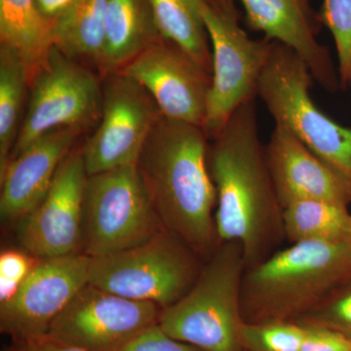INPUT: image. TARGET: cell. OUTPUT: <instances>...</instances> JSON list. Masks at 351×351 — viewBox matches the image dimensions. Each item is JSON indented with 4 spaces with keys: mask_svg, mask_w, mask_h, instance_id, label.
Masks as SVG:
<instances>
[{
    "mask_svg": "<svg viewBox=\"0 0 351 351\" xmlns=\"http://www.w3.org/2000/svg\"><path fill=\"white\" fill-rule=\"evenodd\" d=\"M207 162L216 191L219 241L239 242L248 269L285 241L283 207L258 134L256 99L240 106L210 138Z\"/></svg>",
    "mask_w": 351,
    "mask_h": 351,
    "instance_id": "obj_1",
    "label": "cell"
},
{
    "mask_svg": "<svg viewBox=\"0 0 351 351\" xmlns=\"http://www.w3.org/2000/svg\"><path fill=\"white\" fill-rule=\"evenodd\" d=\"M208 145L202 127L161 115L136 163L163 228L204 261L219 244Z\"/></svg>",
    "mask_w": 351,
    "mask_h": 351,
    "instance_id": "obj_2",
    "label": "cell"
},
{
    "mask_svg": "<svg viewBox=\"0 0 351 351\" xmlns=\"http://www.w3.org/2000/svg\"><path fill=\"white\" fill-rule=\"evenodd\" d=\"M351 276V244L299 241L245 269V322L297 321Z\"/></svg>",
    "mask_w": 351,
    "mask_h": 351,
    "instance_id": "obj_3",
    "label": "cell"
},
{
    "mask_svg": "<svg viewBox=\"0 0 351 351\" xmlns=\"http://www.w3.org/2000/svg\"><path fill=\"white\" fill-rule=\"evenodd\" d=\"M245 269L241 245L219 242L189 292L161 309L159 327L171 338L202 351H244L241 291Z\"/></svg>",
    "mask_w": 351,
    "mask_h": 351,
    "instance_id": "obj_4",
    "label": "cell"
},
{
    "mask_svg": "<svg viewBox=\"0 0 351 351\" xmlns=\"http://www.w3.org/2000/svg\"><path fill=\"white\" fill-rule=\"evenodd\" d=\"M314 80L294 50L274 41L257 97L276 125L285 128L330 167L351 182V128L325 114L311 98Z\"/></svg>",
    "mask_w": 351,
    "mask_h": 351,
    "instance_id": "obj_5",
    "label": "cell"
},
{
    "mask_svg": "<svg viewBox=\"0 0 351 351\" xmlns=\"http://www.w3.org/2000/svg\"><path fill=\"white\" fill-rule=\"evenodd\" d=\"M204 262L181 237L164 228L145 243L91 258L89 284L163 309L189 292Z\"/></svg>",
    "mask_w": 351,
    "mask_h": 351,
    "instance_id": "obj_6",
    "label": "cell"
},
{
    "mask_svg": "<svg viewBox=\"0 0 351 351\" xmlns=\"http://www.w3.org/2000/svg\"><path fill=\"white\" fill-rule=\"evenodd\" d=\"M209 38L212 84L203 129L213 138L235 110L257 99L274 40L253 39L240 25L235 0H193Z\"/></svg>",
    "mask_w": 351,
    "mask_h": 351,
    "instance_id": "obj_7",
    "label": "cell"
},
{
    "mask_svg": "<svg viewBox=\"0 0 351 351\" xmlns=\"http://www.w3.org/2000/svg\"><path fill=\"white\" fill-rule=\"evenodd\" d=\"M164 230L137 166L88 176L82 253L99 258L145 243Z\"/></svg>",
    "mask_w": 351,
    "mask_h": 351,
    "instance_id": "obj_8",
    "label": "cell"
},
{
    "mask_svg": "<svg viewBox=\"0 0 351 351\" xmlns=\"http://www.w3.org/2000/svg\"><path fill=\"white\" fill-rule=\"evenodd\" d=\"M29 88L31 98L11 159L51 131L64 127L84 130L100 119L101 86L98 78L56 46Z\"/></svg>",
    "mask_w": 351,
    "mask_h": 351,
    "instance_id": "obj_9",
    "label": "cell"
},
{
    "mask_svg": "<svg viewBox=\"0 0 351 351\" xmlns=\"http://www.w3.org/2000/svg\"><path fill=\"white\" fill-rule=\"evenodd\" d=\"M161 115L140 83L121 73L106 75L100 122L82 149L87 175L136 165Z\"/></svg>",
    "mask_w": 351,
    "mask_h": 351,
    "instance_id": "obj_10",
    "label": "cell"
},
{
    "mask_svg": "<svg viewBox=\"0 0 351 351\" xmlns=\"http://www.w3.org/2000/svg\"><path fill=\"white\" fill-rule=\"evenodd\" d=\"M161 308L88 283L50 325L46 336L84 351H117L158 323Z\"/></svg>",
    "mask_w": 351,
    "mask_h": 351,
    "instance_id": "obj_11",
    "label": "cell"
},
{
    "mask_svg": "<svg viewBox=\"0 0 351 351\" xmlns=\"http://www.w3.org/2000/svg\"><path fill=\"white\" fill-rule=\"evenodd\" d=\"M119 73L140 83L163 117L204 127L212 75L177 44L162 36Z\"/></svg>",
    "mask_w": 351,
    "mask_h": 351,
    "instance_id": "obj_12",
    "label": "cell"
},
{
    "mask_svg": "<svg viewBox=\"0 0 351 351\" xmlns=\"http://www.w3.org/2000/svg\"><path fill=\"white\" fill-rule=\"evenodd\" d=\"M87 178L82 149H73L60 165L45 197L19 221L18 241L27 253L38 258L80 253Z\"/></svg>",
    "mask_w": 351,
    "mask_h": 351,
    "instance_id": "obj_13",
    "label": "cell"
},
{
    "mask_svg": "<svg viewBox=\"0 0 351 351\" xmlns=\"http://www.w3.org/2000/svg\"><path fill=\"white\" fill-rule=\"evenodd\" d=\"M83 253L40 258L18 292L0 304V329L15 341L46 336L55 318L89 283Z\"/></svg>",
    "mask_w": 351,
    "mask_h": 351,
    "instance_id": "obj_14",
    "label": "cell"
},
{
    "mask_svg": "<svg viewBox=\"0 0 351 351\" xmlns=\"http://www.w3.org/2000/svg\"><path fill=\"white\" fill-rule=\"evenodd\" d=\"M245 21L263 38L288 46L304 60L314 80L334 93L341 87L330 51L318 36L322 21L313 0H240Z\"/></svg>",
    "mask_w": 351,
    "mask_h": 351,
    "instance_id": "obj_15",
    "label": "cell"
},
{
    "mask_svg": "<svg viewBox=\"0 0 351 351\" xmlns=\"http://www.w3.org/2000/svg\"><path fill=\"white\" fill-rule=\"evenodd\" d=\"M265 156L282 207L304 200L350 207L351 182L283 127L274 126Z\"/></svg>",
    "mask_w": 351,
    "mask_h": 351,
    "instance_id": "obj_16",
    "label": "cell"
},
{
    "mask_svg": "<svg viewBox=\"0 0 351 351\" xmlns=\"http://www.w3.org/2000/svg\"><path fill=\"white\" fill-rule=\"evenodd\" d=\"M82 132L80 127L51 131L11 159L0 178V215L3 221H20L38 206Z\"/></svg>",
    "mask_w": 351,
    "mask_h": 351,
    "instance_id": "obj_17",
    "label": "cell"
},
{
    "mask_svg": "<svg viewBox=\"0 0 351 351\" xmlns=\"http://www.w3.org/2000/svg\"><path fill=\"white\" fill-rule=\"evenodd\" d=\"M161 38L149 0H108L97 68L104 76L119 73Z\"/></svg>",
    "mask_w": 351,
    "mask_h": 351,
    "instance_id": "obj_18",
    "label": "cell"
},
{
    "mask_svg": "<svg viewBox=\"0 0 351 351\" xmlns=\"http://www.w3.org/2000/svg\"><path fill=\"white\" fill-rule=\"evenodd\" d=\"M55 24L41 13L36 0H0V45L19 56L29 86L55 47Z\"/></svg>",
    "mask_w": 351,
    "mask_h": 351,
    "instance_id": "obj_19",
    "label": "cell"
},
{
    "mask_svg": "<svg viewBox=\"0 0 351 351\" xmlns=\"http://www.w3.org/2000/svg\"><path fill=\"white\" fill-rule=\"evenodd\" d=\"M285 241L351 244L348 206L319 200L295 201L283 207Z\"/></svg>",
    "mask_w": 351,
    "mask_h": 351,
    "instance_id": "obj_20",
    "label": "cell"
},
{
    "mask_svg": "<svg viewBox=\"0 0 351 351\" xmlns=\"http://www.w3.org/2000/svg\"><path fill=\"white\" fill-rule=\"evenodd\" d=\"M108 0H75L55 24V46L63 54L95 64L100 57L105 36Z\"/></svg>",
    "mask_w": 351,
    "mask_h": 351,
    "instance_id": "obj_21",
    "label": "cell"
},
{
    "mask_svg": "<svg viewBox=\"0 0 351 351\" xmlns=\"http://www.w3.org/2000/svg\"><path fill=\"white\" fill-rule=\"evenodd\" d=\"M29 76L19 56L0 45V178L4 175L25 114Z\"/></svg>",
    "mask_w": 351,
    "mask_h": 351,
    "instance_id": "obj_22",
    "label": "cell"
},
{
    "mask_svg": "<svg viewBox=\"0 0 351 351\" xmlns=\"http://www.w3.org/2000/svg\"><path fill=\"white\" fill-rule=\"evenodd\" d=\"M157 27L212 75V52L206 27L193 0H149Z\"/></svg>",
    "mask_w": 351,
    "mask_h": 351,
    "instance_id": "obj_23",
    "label": "cell"
},
{
    "mask_svg": "<svg viewBox=\"0 0 351 351\" xmlns=\"http://www.w3.org/2000/svg\"><path fill=\"white\" fill-rule=\"evenodd\" d=\"M306 326L297 321L244 322L241 343L244 351H299Z\"/></svg>",
    "mask_w": 351,
    "mask_h": 351,
    "instance_id": "obj_24",
    "label": "cell"
},
{
    "mask_svg": "<svg viewBox=\"0 0 351 351\" xmlns=\"http://www.w3.org/2000/svg\"><path fill=\"white\" fill-rule=\"evenodd\" d=\"M319 14L334 39L339 80L346 86L351 76V0H323Z\"/></svg>",
    "mask_w": 351,
    "mask_h": 351,
    "instance_id": "obj_25",
    "label": "cell"
},
{
    "mask_svg": "<svg viewBox=\"0 0 351 351\" xmlns=\"http://www.w3.org/2000/svg\"><path fill=\"white\" fill-rule=\"evenodd\" d=\"M297 322L329 328L351 339V276Z\"/></svg>",
    "mask_w": 351,
    "mask_h": 351,
    "instance_id": "obj_26",
    "label": "cell"
},
{
    "mask_svg": "<svg viewBox=\"0 0 351 351\" xmlns=\"http://www.w3.org/2000/svg\"><path fill=\"white\" fill-rule=\"evenodd\" d=\"M39 261L40 258L24 252H2L0 255V304L8 302L16 295Z\"/></svg>",
    "mask_w": 351,
    "mask_h": 351,
    "instance_id": "obj_27",
    "label": "cell"
},
{
    "mask_svg": "<svg viewBox=\"0 0 351 351\" xmlns=\"http://www.w3.org/2000/svg\"><path fill=\"white\" fill-rule=\"evenodd\" d=\"M117 351H202L195 346L171 338L158 323L140 332Z\"/></svg>",
    "mask_w": 351,
    "mask_h": 351,
    "instance_id": "obj_28",
    "label": "cell"
},
{
    "mask_svg": "<svg viewBox=\"0 0 351 351\" xmlns=\"http://www.w3.org/2000/svg\"><path fill=\"white\" fill-rule=\"evenodd\" d=\"M304 325L306 336L299 351H351V339L341 332L326 327Z\"/></svg>",
    "mask_w": 351,
    "mask_h": 351,
    "instance_id": "obj_29",
    "label": "cell"
},
{
    "mask_svg": "<svg viewBox=\"0 0 351 351\" xmlns=\"http://www.w3.org/2000/svg\"><path fill=\"white\" fill-rule=\"evenodd\" d=\"M14 351H84L73 348L48 338L47 336L39 337L17 341Z\"/></svg>",
    "mask_w": 351,
    "mask_h": 351,
    "instance_id": "obj_30",
    "label": "cell"
},
{
    "mask_svg": "<svg viewBox=\"0 0 351 351\" xmlns=\"http://www.w3.org/2000/svg\"><path fill=\"white\" fill-rule=\"evenodd\" d=\"M75 0H36V5L45 17L56 21L60 19Z\"/></svg>",
    "mask_w": 351,
    "mask_h": 351,
    "instance_id": "obj_31",
    "label": "cell"
},
{
    "mask_svg": "<svg viewBox=\"0 0 351 351\" xmlns=\"http://www.w3.org/2000/svg\"><path fill=\"white\" fill-rule=\"evenodd\" d=\"M348 85H350V86H351V76H350V83H348Z\"/></svg>",
    "mask_w": 351,
    "mask_h": 351,
    "instance_id": "obj_32",
    "label": "cell"
}]
</instances>
